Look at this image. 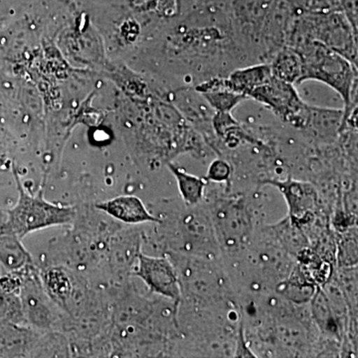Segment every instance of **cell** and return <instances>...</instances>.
Listing matches in <instances>:
<instances>
[{"label":"cell","mask_w":358,"mask_h":358,"mask_svg":"<svg viewBox=\"0 0 358 358\" xmlns=\"http://www.w3.org/2000/svg\"><path fill=\"white\" fill-rule=\"evenodd\" d=\"M296 50L300 52L303 60L300 84L308 80L322 82L341 96L345 103L343 117V129H345L355 112L353 96L357 94V66L317 40L301 45Z\"/></svg>","instance_id":"cell-1"},{"label":"cell","mask_w":358,"mask_h":358,"mask_svg":"<svg viewBox=\"0 0 358 358\" xmlns=\"http://www.w3.org/2000/svg\"><path fill=\"white\" fill-rule=\"evenodd\" d=\"M178 271L181 300L188 299L200 308L230 301L231 286L227 274L219 265V258L166 254Z\"/></svg>","instance_id":"cell-2"},{"label":"cell","mask_w":358,"mask_h":358,"mask_svg":"<svg viewBox=\"0 0 358 358\" xmlns=\"http://www.w3.org/2000/svg\"><path fill=\"white\" fill-rule=\"evenodd\" d=\"M205 205L220 254L231 259L241 255L255 235L251 205L244 197L239 196L218 197Z\"/></svg>","instance_id":"cell-3"},{"label":"cell","mask_w":358,"mask_h":358,"mask_svg":"<svg viewBox=\"0 0 358 358\" xmlns=\"http://www.w3.org/2000/svg\"><path fill=\"white\" fill-rule=\"evenodd\" d=\"M186 206V205H185ZM167 245L174 253L219 258V250L208 209L204 202L196 206H186L173 222L166 224Z\"/></svg>","instance_id":"cell-4"},{"label":"cell","mask_w":358,"mask_h":358,"mask_svg":"<svg viewBox=\"0 0 358 358\" xmlns=\"http://www.w3.org/2000/svg\"><path fill=\"white\" fill-rule=\"evenodd\" d=\"M20 197L15 208L11 211L9 229L13 235L24 237L53 226L67 225L75 220L77 210L74 206H63L47 201L41 194L33 196L24 192L20 181Z\"/></svg>","instance_id":"cell-5"},{"label":"cell","mask_w":358,"mask_h":358,"mask_svg":"<svg viewBox=\"0 0 358 358\" xmlns=\"http://www.w3.org/2000/svg\"><path fill=\"white\" fill-rule=\"evenodd\" d=\"M272 110L282 122L293 128L306 129L310 119V106L301 100L294 85L273 76L249 95Z\"/></svg>","instance_id":"cell-6"},{"label":"cell","mask_w":358,"mask_h":358,"mask_svg":"<svg viewBox=\"0 0 358 358\" xmlns=\"http://www.w3.org/2000/svg\"><path fill=\"white\" fill-rule=\"evenodd\" d=\"M313 40L326 45L357 67V34L341 11H317L307 15Z\"/></svg>","instance_id":"cell-7"},{"label":"cell","mask_w":358,"mask_h":358,"mask_svg":"<svg viewBox=\"0 0 358 358\" xmlns=\"http://www.w3.org/2000/svg\"><path fill=\"white\" fill-rule=\"evenodd\" d=\"M25 322L41 333H50L57 324V306L47 294L34 265L24 268L20 287Z\"/></svg>","instance_id":"cell-8"},{"label":"cell","mask_w":358,"mask_h":358,"mask_svg":"<svg viewBox=\"0 0 358 358\" xmlns=\"http://www.w3.org/2000/svg\"><path fill=\"white\" fill-rule=\"evenodd\" d=\"M133 275L141 280L150 292L171 301L181 303V287L178 271L169 256H150L140 252Z\"/></svg>","instance_id":"cell-9"},{"label":"cell","mask_w":358,"mask_h":358,"mask_svg":"<svg viewBox=\"0 0 358 358\" xmlns=\"http://www.w3.org/2000/svg\"><path fill=\"white\" fill-rule=\"evenodd\" d=\"M263 185L277 188L286 201L289 220L303 229L312 225L319 208L320 196L317 188L308 181L288 178L265 179Z\"/></svg>","instance_id":"cell-10"},{"label":"cell","mask_w":358,"mask_h":358,"mask_svg":"<svg viewBox=\"0 0 358 358\" xmlns=\"http://www.w3.org/2000/svg\"><path fill=\"white\" fill-rule=\"evenodd\" d=\"M98 210L122 223L138 225L143 223H162V219L148 211L145 203L134 195H121L96 204Z\"/></svg>","instance_id":"cell-11"},{"label":"cell","mask_w":358,"mask_h":358,"mask_svg":"<svg viewBox=\"0 0 358 358\" xmlns=\"http://www.w3.org/2000/svg\"><path fill=\"white\" fill-rule=\"evenodd\" d=\"M207 103L216 113H231L239 103L248 100L246 96L233 91L226 78H215L196 87Z\"/></svg>","instance_id":"cell-12"},{"label":"cell","mask_w":358,"mask_h":358,"mask_svg":"<svg viewBox=\"0 0 358 358\" xmlns=\"http://www.w3.org/2000/svg\"><path fill=\"white\" fill-rule=\"evenodd\" d=\"M42 285L47 294L57 307L69 312L74 294V285L71 275L62 267H50L40 273Z\"/></svg>","instance_id":"cell-13"},{"label":"cell","mask_w":358,"mask_h":358,"mask_svg":"<svg viewBox=\"0 0 358 358\" xmlns=\"http://www.w3.org/2000/svg\"><path fill=\"white\" fill-rule=\"evenodd\" d=\"M272 77L270 64H259L233 71L226 80L231 90L249 99L254 90L267 83Z\"/></svg>","instance_id":"cell-14"},{"label":"cell","mask_w":358,"mask_h":358,"mask_svg":"<svg viewBox=\"0 0 358 358\" xmlns=\"http://www.w3.org/2000/svg\"><path fill=\"white\" fill-rule=\"evenodd\" d=\"M274 0H233L234 16L242 27L258 30L265 25Z\"/></svg>","instance_id":"cell-15"},{"label":"cell","mask_w":358,"mask_h":358,"mask_svg":"<svg viewBox=\"0 0 358 358\" xmlns=\"http://www.w3.org/2000/svg\"><path fill=\"white\" fill-rule=\"evenodd\" d=\"M310 303L313 320L320 331L327 336H339L343 324L336 317L331 301L322 287H317Z\"/></svg>","instance_id":"cell-16"},{"label":"cell","mask_w":358,"mask_h":358,"mask_svg":"<svg viewBox=\"0 0 358 358\" xmlns=\"http://www.w3.org/2000/svg\"><path fill=\"white\" fill-rule=\"evenodd\" d=\"M343 110L322 109L310 106V119L306 129L317 138L329 140L343 131Z\"/></svg>","instance_id":"cell-17"},{"label":"cell","mask_w":358,"mask_h":358,"mask_svg":"<svg viewBox=\"0 0 358 358\" xmlns=\"http://www.w3.org/2000/svg\"><path fill=\"white\" fill-rule=\"evenodd\" d=\"M273 76L291 84H300L303 74V60L300 52L294 47H282L277 52L274 60L271 63Z\"/></svg>","instance_id":"cell-18"},{"label":"cell","mask_w":358,"mask_h":358,"mask_svg":"<svg viewBox=\"0 0 358 358\" xmlns=\"http://www.w3.org/2000/svg\"><path fill=\"white\" fill-rule=\"evenodd\" d=\"M169 169L178 182L179 193L186 206H196L205 199L207 180L188 173L183 167L169 164Z\"/></svg>","instance_id":"cell-19"},{"label":"cell","mask_w":358,"mask_h":358,"mask_svg":"<svg viewBox=\"0 0 358 358\" xmlns=\"http://www.w3.org/2000/svg\"><path fill=\"white\" fill-rule=\"evenodd\" d=\"M212 124L216 134L231 148H236L240 141L247 138L231 113H216Z\"/></svg>","instance_id":"cell-20"},{"label":"cell","mask_w":358,"mask_h":358,"mask_svg":"<svg viewBox=\"0 0 358 358\" xmlns=\"http://www.w3.org/2000/svg\"><path fill=\"white\" fill-rule=\"evenodd\" d=\"M338 264L341 267H353L357 263V234L346 235L338 244Z\"/></svg>","instance_id":"cell-21"},{"label":"cell","mask_w":358,"mask_h":358,"mask_svg":"<svg viewBox=\"0 0 358 358\" xmlns=\"http://www.w3.org/2000/svg\"><path fill=\"white\" fill-rule=\"evenodd\" d=\"M233 169L227 160L216 159L209 164L205 179L215 183H229L232 178Z\"/></svg>","instance_id":"cell-22"},{"label":"cell","mask_w":358,"mask_h":358,"mask_svg":"<svg viewBox=\"0 0 358 358\" xmlns=\"http://www.w3.org/2000/svg\"><path fill=\"white\" fill-rule=\"evenodd\" d=\"M339 1H341V13L345 14L346 20L357 34V0H339Z\"/></svg>","instance_id":"cell-23"},{"label":"cell","mask_w":358,"mask_h":358,"mask_svg":"<svg viewBox=\"0 0 358 358\" xmlns=\"http://www.w3.org/2000/svg\"><path fill=\"white\" fill-rule=\"evenodd\" d=\"M331 1H334V0H331Z\"/></svg>","instance_id":"cell-24"}]
</instances>
